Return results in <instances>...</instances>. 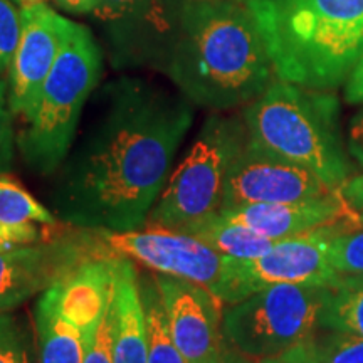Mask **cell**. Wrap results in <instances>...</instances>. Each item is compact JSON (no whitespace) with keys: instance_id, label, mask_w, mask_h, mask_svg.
I'll return each instance as SVG.
<instances>
[{"instance_id":"30","label":"cell","mask_w":363,"mask_h":363,"mask_svg":"<svg viewBox=\"0 0 363 363\" xmlns=\"http://www.w3.org/2000/svg\"><path fill=\"white\" fill-rule=\"evenodd\" d=\"M343 96L348 104H355V106L363 104V56L353 67L347 83H345Z\"/></svg>"},{"instance_id":"32","label":"cell","mask_w":363,"mask_h":363,"mask_svg":"<svg viewBox=\"0 0 363 363\" xmlns=\"http://www.w3.org/2000/svg\"><path fill=\"white\" fill-rule=\"evenodd\" d=\"M59 9L65 12L76 13V16H84V13H93L99 0H52Z\"/></svg>"},{"instance_id":"29","label":"cell","mask_w":363,"mask_h":363,"mask_svg":"<svg viewBox=\"0 0 363 363\" xmlns=\"http://www.w3.org/2000/svg\"><path fill=\"white\" fill-rule=\"evenodd\" d=\"M259 363H320V360H318L316 355L315 342L311 340V342L289 348V350L279 353L276 357L262 358Z\"/></svg>"},{"instance_id":"5","label":"cell","mask_w":363,"mask_h":363,"mask_svg":"<svg viewBox=\"0 0 363 363\" xmlns=\"http://www.w3.org/2000/svg\"><path fill=\"white\" fill-rule=\"evenodd\" d=\"M103 51L84 26L72 22L69 38L45 78L17 135V148L34 172L52 177L69 153L86 103L98 88Z\"/></svg>"},{"instance_id":"33","label":"cell","mask_w":363,"mask_h":363,"mask_svg":"<svg viewBox=\"0 0 363 363\" xmlns=\"http://www.w3.org/2000/svg\"><path fill=\"white\" fill-rule=\"evenodd\" d=\"M222 363H259L257 358H252L246 355V353L239 352L238 348L230 347L229 343H227V348H225V353H224V360Z\"/></svg>"},{"instance_id":"28","label":"cell","mask_w":363,"mask_h":363,"mask_svg":"<svg viewBox=\"0 0 363 363\" xmlns=\"http://www.w3.org/2000/svg\"><path fill=\"white\" fill-rule=\"evenodd\" d=\"M347 148L352 160L363 170V104H360V110L350 118L348 123Z\"/></svg>"},{"instance_id":"27","label":"cell","mask_w":363,"mask_h":363,"mask_svg":"<svg viewBox=\"0 0 363 363\" xmlns=\"http://www.w3.org/2000/svg\"><path fill=\"white\" fill-rule=\"evenodd\" d=\"M13 113L9 104V81H0V174L11 170L16 157L17 136L13 131Z\"/></svg>"},{"instance_id":"34","label":"cell","mask_w":363,"mask_h":363,"mask_svg":"<svg viewBox=\"0 0 363 363\" xmlns=\"http://www.w3.org/2000/svg\"><path fill=\"white\" fill-rule=\"evenodd\" d=\"M12 247H17L13 225L0 224V251H4V249H12Z\"/></svg>"},{"instance_id":"8","label":"cell","mask_w":363,"mask_h":363,"mask_svg":"<svg viewBox=\"0 0 363 363\" xmlns=\"http://www.w3.org/2000/svg\"><path fill=\"white\" fill-rule=\"evenodd\" d=\"M189 0H99L91 16L115 69L165 72Z\"/></svg>"},{"instance_id":"20","label":"cell","mask_w":363,"mask_h":363,"mask_svg":"<svg viewBox=\"0 0 363 363\" xmlns=\"http://www.w3.org/2000/svg\"><path fill=\"white\" fill-rule=\"evenodd\" d=\"M321 331L355 335L363 338V276H345L331 286Z\"/></svg>"},{"instance_id":"23","label":"cell","mask_w":363,"mask_h":363,"mask_svg":"<svg viewBox=\"0 0 363 363\" xmlns=\"http://www.w3.org/2000/svg\"><path fill=\"white\" fill-rule=\"evenodd\" d=\"M328 259L340 274L363 276V229L331 234Z\"/></svg>"},{"instance_id":"21","label":"cell","mask_w":363,"mask_h":363,"mask_svg":"<svg viewBox=\"0 0 363 363\" xmlns=\"http://www.w3.org/2000/svg\"><path fill=\"white\" fill-rule=\"evenodd\" d=\"M26 222L48 227L59 224L51 208L33 197L13 177L0 174V224L16 225Z\"/></svg>"},{"instance_id":"13","label":"cell","mask_w":363,"mask_h":363,"mask_svg":"<svg viewBox=\"0 0 363 363\" xmlns=\"http://www.w3.org/2000/svg\"><path fill=\"white\" fill-rule=\"evenodd\" d=\"M167 321L187 363H222L227 340L222 330L224 303L203 286L153 274Z\"/></svg>"},{"instance_id":"19","label":"cell","mask_w":363,"mask_h":363,"mask_svg":"<svg viewBox=\"0 0 363 363\" xmlns=\"http://www.w3.org/2000/svg\"><path fill=\"white\" fill-rule=\"evenodd\" d=\"M140 298L147 328L148 363H187L170 333L165 308L153 274L140 278Z\"/></svg>"},{"instance_id":"12","label":"cell","mask_w":363,"mask_h":363,"mask_svg":"<svg viewBox=\"0 0 363 363\" xmlns=\"http://www.w3.org/2000/svg\"><path fill=\"white\" fill-rule=\"evenodd\" d=\"M331 192L313 172L249 142L235 158L227 179L222 211L256 203L298 202Z\"/></svg>"},{"instance_id":"16","label":"cell","mask_w":363,"mask_h":363,"mask_svg":"<svg viewBox=\"0 0 363 363\" xmlns=\"http://www.w3.org/2000/svg\"><path fill=\"white\" fill-rule=\"evenodd\" d=\"M115 363H148L147 328L140 298L138 269L135 261L118 256L115 262Z\"/></svg>"},{"instance_id":"11","label":"cell","mask_w":363,"mask_h":363,"mask_svg":"<svg viewBox=\"0 0 363 363\" xmlns=\"http://www.w3.org/2000/svg\"><path fill=\"white\" fill-rule=\"evenodd\" d=\"M113 256L140 262L155 274L192 281L217 296L227 257L195 235L175 229L142 227L130 233H96Z\"/></svg>"},{"instance_id":"10","label":"cell","mask_w":363,"mask_h":363,"mask_svg":"<svg viewBox=\"0 0 363 363\" xmlns=\"http://www.w3.org/2000/svg\"><path fill=\"white\" fill-rule=\"evenodd\" d=\"M111 254L96 233L76 229L72 234L0 251V315L11 313L27 299L40 296L71 271Z\"/></svg>"},{"instance_id":"6","label":"cell","mask_w":363,"mask_h":363,"mask_svg":"<svg viewBox=\"0 0 363 363\" xmlns=\"http://www.w3.org/2000/svg\"><path fill=\"white\" fill-rule=\"evenodd\" d=\"M247 143L240 115L212 111L172 172L143 227L180 230L219 214L229 172Z\"/></svg>"},{"instance_id":"14","label":"cell","mask_w":363,"mask_h":363,"mask_svg":"<svg viewBox=\"0 0 363 363\" xmlns=\"http://www.w3.org/2000/svg\"><path fill=\"white\" fill-rule=\"evenodd\" d=\"M22 33L9 71V104L13 115L26 116L69 38L72 21L44 2L21 9Z\"/></svg>"},{"instance_id":"25","label":"cell","mask_w":363,"mask_h":363,"mask_svg":"<svg viewBox=\"0 0 363 363\" xmlns=\"http://www.w3.org/2000/svg\"><path fill=\"white\" fill-rule=\"evenodd\" d=\"M22 33V13L13 0H0V81L11 71Z\"/></svg>"},{"instance_id":"38","label":"cell","mask_w":363,"mask_h":363,"mask_svg":"<svg viewBox=\"0 0 363 363\" xmlns=\"http://www.w3.org/2000/svg\"><path fill=\"white\" fill-rule=\"evenodd\" d=\"M13 2H17V4H19V0H13Z\"/></svg>"},{"instance_id":"7","label":"cell","mask_w":363,"mask_h":363,"mask_svg":"<svg viewBox=\"0 0 363 363\" xmlns=\"http://www.w3.org/2000/svg\"><path fill=\"white\" fill-rule=\"evenodd\" d=\"M331 286L274 284L224 306L222 330L230 347L262 360L311 342L321 331Z\"/></svg>"},{"instance_id":"17","label":"cell","mask_w":363,"mask_h":363,"mask_svg":"<svg viewBox=\"0 0 363 363\" xmlns=\"http://www.w3.org/2000/svg\"><path fill=\"white\" fill-rule=\"evenodd\" d=\"M34 325L39 363H83L84 353L98 331L84 328L65 315L51 288L45 289L35 303Z\"/></svg>"},{"instance_id":"35","label":"cell","mask_w":363,"mask_h":363,"mask_svg":"<svg viewBox=\"0 0 363 363\" xmlns=\"http://www.w3.org/2000/svg\"><path fill=\"white\" fill-rule=\"evenodd\" d=\"M38 2H43V0H19V4L22 7L30 6V4H38Z\"/></svg>"},{"instance_id":"24","label":"cell","mask_w":363,"mask_h":363,"mask_svg":"<svg viewBox=\"0 0 363 363\" xmlns=\"http://www.w3.org/2000/svg\"><path fill=\"white\" fill-rule=\"evenodd\" d=\"M313 342L320 363H363L362 337L338 331H320Z\"/></svg>"},{"instance_id":"37","label":"cell","mask_w":363,"mask_h":363,"mask_svg":"<svg viewBox=\"0 0 363 363\" xmlns=\"http://www.w3.org/2000/svg\"><path fill=\"white\" fill-rule=\"evenodd\" d=\"M233 2H239V4H247L249 0H233Z\"/></svg>"},{"instance_id":"18","label":"cell","mask_w":363,"mask_h":363,"mask_svg":"<svg viewBox=\"0 0 363 363\" xmlns=\"http://www.w3.org/2000/svg\"><path fill=\"white\" fill-rule=\"evenodd\" d=\"M180 230L195 235L230 259H256L276 244V240L257 234L256 230L249 229L239 222L225 219L220 214L207 217V219L195 222Z\"/></svg>"},{"instance_id":"31","label":"cell","mask_w":363,"mask_h":363,"mask_svg":"<svg viewBox=\"0 0 363 363\" xmlns=\"http://www.w3.org/2000/svg\"><path fill=\"white\" fill-rule=\"evenodd\" d=\"M338 192L342 194L345 202L348 203V207H350L355 214L363 211V174L352 175L350 179L338 189Z\"/></svg>"},{"instance_id":"15","label":"cell","mask_w":363,"mask_h":363,"mask_svg":"<svg viewBox=\"0 0 363 363\" xmlns=\"http://www.w3.org/2000/svg\"><path fill=\"white\" fill-rule=\"evenodd\" d=\"M225 219L256 230L272 240L301 235L313 230L331 227L342 219H353L355 212L348 207L338 190L298 202L256 203L219 212Z\"/></svg>"},{"instance_id":"4","label":"cell","mask_w":363,"mask_h":363,"mask_svg":"<svg viewBox=\"0 0 363 363\" xmlns=\"http://www.w3.org/2000/svg\"><path fill=\"white\" fill-rule=\"evenodd\" d=\"M249 142L310 170L338 190L353 175L333 91L308 89L276 79L242 108Z\"/></svg>"},{"instance_id":"9","label":"cell","mask_w":363,"mask_h":363,"mask_svg":"<svg viewBox=\"0 0 363 363\" xmlns=\"http://www.w3.org/2000/svg\"><path fill=\"white\" fill-rule=\"evenodd\" d=\"M333 227L276 240L269 251L256 259L227 257L225 279L217 298L227 306L267 286L337 284L342 274L333 269L328 259V240Z\"/></svg>"},{"instance_id":"2","label":"cell","mask_w":363,"mask_h":363,"mask_svg":"<svg viewBox=\"0 0 363 363\" xmlns=\"http://www.w3.org/2000/svg\"><path fill=\"white\" fill-rule=\"evenodd\" d=\"M163 74L194 106L220 113L247 106L278 79L252 12L233 0H189Z\"/></svg>"},{"instance_id":"1","label":"cell","mask_w":363,"mask_h":363,"mask_svg":"<svg viewBox=\"0 0 363 363\" xmlns=\"http://www.w3.org/2000/svg\"><path fill=\"white\" fill-rule=\"evenodd\" d=\"M194 108L179 91L142 78L104 86L88 126L51 177L49 208L57 220L91 233L142 229L175 169Z\"/></svg>"},{"instance_id":"22","label":"cell","mask_w":363,"mask_h":363,"mask_svg":"<svg viewBox=\"0 0 363 363\" xmlns=\"http://www.w3.org/2000/svg\"><path fill=\"white\" fill-rule=\"evenodd\" d=\"M0 363H39L29 330L11 313L0 315Z\"/></svg>"},{"instance_id":"36","label":"cell","mask_w":363,"mask_h":363,"mask_svg":"<svg viewBox=\"0 0 363 363\" xmlns=\"http://www.w3.org/2000/svg\"><path fill=\"white\" fill-rule=\"evenodd\" d=\"M355 219H357L358 224H360V225L363 227V211H362V212H357V214H355Z\"/></svg>"},{"instance_id":"26","label":"cell","mask_w":363,"mask_h":363,"mask_svg":"<svg viewBox=\"0 0 363 363\" xmlns=\"http://www.w3.org/2000/svg\"><path fill=\"white\" fill-rule=\"evenodd\" d=\"M116 306H115V291H113L111 301L106 308L99 328L94 335L93 342L89 343L88 350L84 353L83 363H115L113 358V343H115V328H116Z\"/></svg>"},{"instance_id":"3","label":"cell","mask_w":363,"mask_h":363,"mask_svg":"<svg viewBox=\"0 0 363 363\" xmlns=\"http://www.w3.org/2000/svg\"><path fill=\"white\" fill-rule=\"evenodd\" d=\"M246 6L281 81L333 91L363 56V0H249Z\"/></svg>"}]
</instances>
